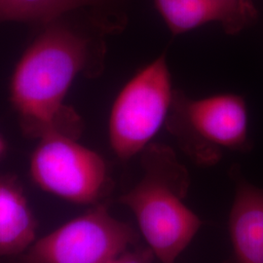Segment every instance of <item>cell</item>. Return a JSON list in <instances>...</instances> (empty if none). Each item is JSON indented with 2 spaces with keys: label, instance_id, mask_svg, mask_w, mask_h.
<instances>
[{
  "label": "cell",
  "instance_id": "obj_12",
  "mask_svg": "<svg viewBox=\"0 0 263 263\" xmlns=\"http://www.w3.org/2000/svg\"><path fill=\"white\" fill-rule=\"evenodd\" d=\"M5 151H6V143H5V141H4V139L1 137V135H0V158L2 157V155L5 153Z\"/></svg>",
  "mask_w": 263,
  "mask_h": 263
},
{
  "label": "cell",
  "instance_id": "obj_4",
  "mask_svg": "<svg viewBox=\"0 0 263 263\" xmlns=\"http://www.w3.org/2000/svg\"><path fill=\"white\" fill-rule=\"evenodd\" d=\"M175 90L165 54L125 84L113 103L108 120L110 146L119 159H131L151 145L166 123Z\"/></svg>",
  "mask_w": 263,
  "mask_h": 263
},
{
  "label": "cell",
  "instance_id": "obj_7",
  "mask_svg": "<svg viewBox=\"0 0 263 263\" xmlns=\"http://www.w3.org/2000/svg\"><path fill=\"white\" fill-rule=\"evenodd\" d=\"M174 35L217 23L228 34H236L256 19L253 0H153Z\"/></svg>",
  "mask_w": 263,
  "mask_h": 263
},
{
  "label": "cell",
  "instance_id": "obj_8",
  "mask_svg": "<svg viewBox=\"0 0 263 263\" xmlns=\"http://www.w3.org/2000/svg\"><path fill=\"white\" fill-rule=\"evenodd\" d=\"M228 227L234 263H263V188L238 181Z\"/></svg>",
  "mask_w": 263,
  "mask_h": 263
},
{
  "label": "cell",
  "instance_id": "obj_9",
  "mask_svg": "<svg viewBox=\"0 0 263 263\" xmlns=\"http://www.w3.org/2000/svg\"><path fill=\"white\" fill-rule=\"evenodd\" d=\"M36 217L19 181L0 174V257L26 252L36 241Z\"/></svg>",
  "mask_w": 263,
  "mask_h": 263
},
{
  "label": "cell",
  "instance_id": "obj_6",
  "mask_svg": "<svg viewBox=\"0 0 263 263\" xmlns=\"http://www.w3.org/2000/svg\"><path fill=\"white\" fill-rule=\"evenodd\" d=\"M29 172L43 191L79 205L96 203L109 183L104 158L77 139L62 134L40 139Z\"/></svg>",
  "mask_w": 263,
  "mask_h": 263
},
{
  "label": "cell",
  "instance_id": "obj_5",
  "mask_svg": "<svg viewBox=\"0 0 263 263\" xmlns=\"http://www.w3.org/2000/svg\"><path fill=\"white\" fill-rule=\"evenodd\" d=\"M136 240L132 227L103 205L66 222L10 263H109Z\"/></svg>",
  "mask_w": 263,
  "mask_h": 263
},
{
  "label": "cell",
  "instance_id": "obj_2",
  "mask_svg": "<svg viewBox=\"0 0 263 263\" xmlns=\"http://www.w3.org/2000/svg\"><path fill=\"white\" fill-rule=\"evenodd\" d=\"M142 154L143 177L120 203L131 210L161 263H175L201 227L200 218L183 201L187 174L165 145L151 144Z\"/></svg>",
  "mask_w": 263,
  "mask_h": 263
},
{
  "label": "cell",
  "instance_id": "obj_3",
  "mask_svg": "<svg viewBox=\"0 0 263 263\" xmlns=\"http://www.w3.org/2000/svg\"><path fill=\"white\" fill-rule=\"evenodd\" d=\"M165 125L199 163L213 164L223 149L250 147L248 107L239 95L192 99L176 89Z\"/></svg>",
  "mask_w": 263,
  "mask_h": 263
},
{
  "label": "cell",
  "instance_id": "obj_1",
  "mask_svg": "<svg viewBox=\"0 0 263 263\" xmlns=\"http://www.w3.org/2000/svg\"><path fill=\"white\" fill-rule=\"evenodd\" d=\"M56 21L46 24L21 58L11 79V101L28 136L62 134L78 139L82 121L64 101L76 76L90 65L91 43Z\"/></svg>",
  "mask_w": 263,
  "mask_h": 263
},
{
  "label": "cell",
  "instance_id": "obj_10",
  "mask_svg": "<svg viewBox=\"0 0 263 263\" xmlns=\"http://www.w3.org/2000/svg\"><path fill=\"white\" fill-rule=\"evenodd\" d=\"M105 0H0V23L40 22L48 24L62 15Z\"/></svg>",
  "mask_w": 263,
  "mask_h": 263
},
{
  "label": "cell",
  "instance_id": "obj_11",
  "mask_svg": "<svg viewBox=\"0 0 263 263\" xmlns=\"http://www.w3.org/2000/svg\"><path fill=\"white\" fill-rule=\"evenodd\" d=\"M109 263H145V261L141 258L140 255L137 254H127L126 252L124 254H120L116 258H114Z\"/></svg>",
  "mask_w": 263,
  "mask_h": 263
}]
</instances>
